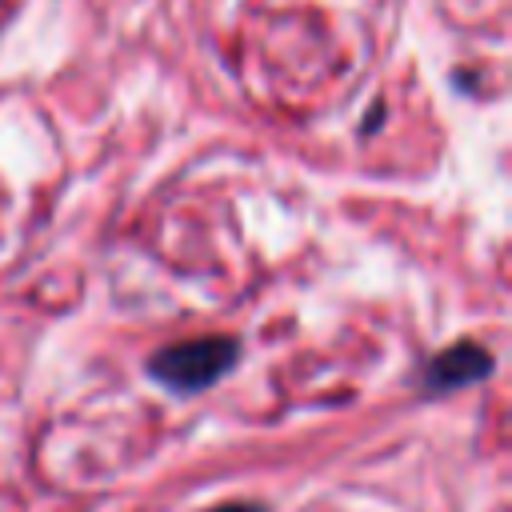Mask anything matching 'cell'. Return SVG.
Returning a JSON list of instances; mask_svg holds the SVG:
<instances>
[{"label": "cell", "mask_w": 512, "mask_h": 512, "mask_svg": "<svg viewBox=\"0 0 512 512\" xmlns=\"http://www.w3.org/2000/svg\"><path fill=\"white\" fill-rule=\"evenodd\" d=\"M488 368H492V356H488L484 348H476V344H456V348H448V352H440V356L432 360L428 380H432L436 388H456V384L480 380Z\"/></svg>", "instance_id": "cell-2"}, {"label": "cell", "mask_w": 512, "mask_h": 512, "mask_svg": "<svg viewBox=\"0 0 512 512\" xmlns=\"http://www.w3.org/2000/svg\"><path fill=\"white\" fill-rule=\"evenodd\" d=\"M216 512H260L256 504H224V508H216Z\"/></svg>", "instance_id": "cell-3"}, {"label": "cell", "mask_w": 512, "mask_h": 512, "mask_svg": "<svg viewBox=\"0 0 512 512\" xmlns=\"http://www.w3.org/2000/svg\"><path fill=\"white\" fill-rule=\"evenodd\" d=\"M236 360V340L228 336H200V340H184L164 348L160 356H152V372L180 392L192 388H208L224 368H232Z\"/></svg>", "instance_id": "cell-1"}]
</instances>
